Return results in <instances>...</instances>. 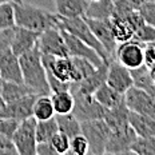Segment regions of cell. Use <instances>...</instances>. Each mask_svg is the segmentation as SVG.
Listing matches in <instances>:
<instances>
[{"instance_id":"5bb4252c","label":"cell","mask_w":155,"mask_h":155,"mask_svg":"<svg viewBox=\"0 0 155 155\" xmlns=\"http://www.w3.org/2000/svg\"><path fill=\"white\" fill-rule=\"evenodd\" d=\"M60 31H62L64 41H66V46H67V50H68L70 56L87 59L92 64H95L96 67H99L101 64L104 63V60L99 56L98 52L90 46H87L84 41H82L80 39H78L76 36L71 35L70 32H67V31H63V30H60Z\"/></svg>"},{"instance_id":"7c38bea8","label":"cell","mask_w":155,"mask_h":155,"mask_svg":"<svg viewBox=\"0 0 155 155\" xmlns=\"http://www.w3.org/2000/svg\"><path fill=\"white\" fill-rule=\"evenodd\" d=\"M106 83L120 94H126L127 90H130L134 86L131 71L123 64H120L116 59L108 62Z\"/></svg>"},{"instance_id":"30bf717a","label":"cell","mask_w":155,"mask_h":155,"mask_svg":"<svg viewBox=\"0 0 155 155\" xmlns=\"http://www.w3.org/2000/svg\"><path fill=\"white\" fill-rule=\"evenodd\" d=\"M38 47L41 54L52 56H70L66 41L59 27H51L40 32L38 39Z\"/></svg>"},{"instance_id":"f1b7e54d","label":"cell","mask_w":155,"mask_h":155,"mask_svg":"<svg viewBox=\"0 0 155 155\" xmlns=\"http://www.w3.org/2000/svg\"><path fill=\"white\" fill-rule=\"evenodd\" d=\"M15 25L14 2H5L0 4V30L11 28Z\"/></svg>"},{"instance_id":"8fae6325","label":"cell","mask_w":155,"mask_h":155,"mask_svg":"<svg viewBox=\"0 0 155 155\" xmlns=\"http://www.w3.org/2000/svg\"><path fill=\"white\" fill-rule=\"evenodd\" d=\"M143 50L144 44L137 40H127L123 43H119L115 50V56L120 64L127 67L128 70L137 68L143 64Z\"/></svg>"},{"instance_id":"484cf974","label":"cell","mask_w":155,"mask_h":155,"mask_svg":"<svg viewBox=\"0 0 155 155\" xmlns=\"http://www.w3.org/2000/svg\"><path fill=\"white\" fill-rule=\"evenodd\" d=\"M51 101L54 104L55 114H70L74 108V95L70 90H63V91L51 92Z\"/></svg>"},{"instance_id":"3957f363","label":"cell","mask_w":155,"mask_h":155,"mask_svg":"<svg viewBox=\"0 0 155 155\" xmlns=\"http://www.w3.org/2000/svg\"><path fill=\"white\" fill-rule=\"evenodd\" d=\"M58 27L63 31L70 32L71 35H74V36L80 39L82 41H84L87 46L94 48L104 62L112 60L110 58V55L107 54V51L103 48V46L99 43V40L95 38V35L92 34V31L90 30L88 24H87L86 19L83 16H75V18H62V16H59Z\"/></svg>"},{"instance_id":"1f68e13d","label":"cell","mask_w":155,"mask_h":155,"mask_svg":"<svg viewBox=\"0 0 155 155\" xmlns=\"http://www.w3.org/2000/svg\"><path fill=\"white\" fill-rule=\"evenodd\" d=\"M90 150L88 142L83 134H78L70 139V153L72 155H87Z\"/></svg>"},{"instance_id":"9c48e42d","label":"cell","mask_w":155,"mask_h":155,"mask_svg":"<svg viewBox=\"0 0 155 155\" xmlns=\"http://www.w3.org/2000/svg\"><path fill=\"white\" fill-rule=\"evenodd\" d=\"M124 103L127 108L132 112L150 116L154 119L155 116V99L146 90L132 86L124 94Z\"/></svg>"},{"instance_id":"e0dca14e","label":"cell","mask_w":155,"mask_h":155,"mask_svg":"<svg viewBox=\"0 0 155 155\" xmlns=\"http://www.w3.org/2000/svg\"><path fill=\"white\" fill-rule=\"evenodd\" d=\"M39 35H40V32L15 25V35L11 44V51L15 55L20 56L21 54L32 50L38 44Z\"/></svg>"},{"instance_id":"7bdbcfd3","label":"cell","mask_w":155,"mask_h":155,"mask_svg":"<svg viewBox=\"0 0 155 155\" xmlns=\"http://www.w3.org/2000/svg\"><path fill=\"white\" fill-rule=\"evenodd\" d=\"M2 86H3V79L0 78V92H2Z\"/></svg>"},{"instance_id":"f546056e","label":"cell","mask_w":155,"mask_h":155,"mask_svg":"<svg viewBox=\"0 0 155 155\" xmlns=\"http://www.w3.org/2000/svg\"><path fill=\"white\" fill-rule=\"evenodd\" d=\"M132 40H137L143 44L155 43V27L147 24L146 21H143V23L134 31Z\"/></svg>"},{"instance_id":"ac0fdd59","label":"cell","mask_w":155,"mask_h":155,"mask_svg":"<svg viewBox=\"0 0 155 155\" xmlns=\"http://www.w3.org/2000/svg\"><path fill=\"white\" fill-rule=\"evenodd\" d=\"M94 96H95L98 103L104 110L115 108L124 103V94L118 92L116 90L112 88V87H110L107 83H103V84L94 92Z\"/></svg>"},{"instance_id":"d6986e66","label":"cell","mask_w":155,"mask_h":155,"mask_svg":"<svg viewBox=\"0 0 155 155\" xmlns=\"http://www.w3.org/2000/svg\"><path fill=\"white\" fill-rule=\"evenodd\" d=\"M128 122L139 138H155V119L130 111Z\"/></svg>"},{"instance_id":"52a82bcc","label":"cell","mask_w":155,"mask_h":155,"mask_svg":"<svg viewBox=\"0 0 155 155\" xmlns=\"http://www.w3.org/2000/svg\"><path fill=\"white\" fill-rule=\"evenodd\" d=\"M36 119L34 116L19 122L15 132L12 134L16 151L20 155H36V137H35Z\"/></svg>"},{"instance_id":"f35d334b","label":"cell","mask_w":155,"mask_h":155,"mask_svg":"<svg viewBox=\"0 0 155 155\" xmlns=\"http://www.w3.org/2000/svg\"><path fill=\"white\" fill-rule=\"evenodd\" d=\"M36 155H58L55 153L54 147L51 146L50 140L36 143Z\"/></svg>"},{"instance_id":"cb8c5ba5","label":"cell","mask_w":155,"mask_h":155,"mask_svg":"<svg viewBox=\"0 0 155 155\" xmlns=\"http://www.w3.org/2000/svg\"><path fill=\"white\" fill-rule=\"evenodd\" d=\"M32 116L36 120H47L55 116L54 104L50 95H38L32 106Z\"/></svg>"},{"instance_id":"60d3db41","label":"cell","mask_w":155,"mask_h":155,"mask_svg":"<svg viewBox=\"0 0 155 155\" xmlns=\"http://www.w3.org/2000/svg\"><path fill=\"white\" fill-rule=\"evenodd\" d=\"M130 2H131L134 5H135V7L138 8L140 4H143V3H144V2H147V0H130Z\"/></svg>"},{"instance_id":"d6a6232c","label":"cell","mask_w":155,"mask_h":155,"mask_svg":"<svg viewBox=\"0 0 155 155\" xmlns=\"http://www.w3.org/2000/svg\"><path fill=\"white\" fill-rule=\"evenodd\" d=\"M72 62H74V64H75V68H76L78 74H79V76H80V80L86 79L87 76H90L94 71L96 70L95 64H92L90 60H87V59H83V58H72Z\"/></svg>"},{"instance_id":"8d00e7d4","label":"cell","mask_w":155,"mask_h":155,"mask_svg":"<svg viewBox=\"0 0 155 155\" xmlns=\"http://www.w3.org/2000/svg\"><path fill=\"white\" fill-rule=\"evenodd\" d=\"M143 64L147 68L155 66V44L148 43L144 44V50H143Z\"/></svg>"},{"instance_id":"ab89813d","label":"cell","mask_w":155,"mask_h":155,"mask_svg":"<svg viewBox=\"0 0 155 155\" xmlns=\"http://www.w3.org/2000/svg\"><path fill=\"white\" fill-rule=\"evenodd\" d=\"M148 74H150V78H151V82L155 84V66L148 68Z\"/></svg>"},{"instance_id":"7a4b0ae2","label":"cell","mask_w":155,"mask_h":155,"mask_svg":"<svg viewBox=\"0 0 155 155\" xmlns=\"http://www.w3.org/2000/svg\"><path fill=\"white\" fill-rule=\"evenodd\" d=\"M15 25L28 30L43 32L51 27H58L59 15L32 4L14 2Z\"/></svg>"},{"instance_id":"ffe728a7","label":"cell","mask_w":155,"mask_h":155,"mask_svg":"<svg viewBox=\"0 0 155 155\" xmlns=\"http://www.w3.org/2000/svg\"><path fill=\"white\" fill-rule=\"evenodd\" d=\"M114 14V0H92L88 2L84 18L96 20H110Z\"/></svg>"},{"instance_id":"ee69618b","label":"cell","mask_w":155,"mask_h":155,"mask_svg":"<svg viewBox=\"0 0 155 155\" xmlns=\"http://www.w3.org/2000/svg\"><path fill=\"white\" fill-rule=\"evenodd\" d=\"M5 2H11V0H0V4H2V3H5Z\"/></svg>"},{"instance_id":"44dd1931","label":"cell","mask_w":155,"mask_h":155,"mask_svg":"<svg viewBox=\"0 0 155 155\" xmlns=\"http://www.w3.org/2000/svg\"><path fill=\"white\" fill-rule=\"evenodd\" d=\"M90 0H54L56 14L62 18L84 16Z\"/></svg>"},{"instance_id":"4316f807","label":"cell","mask_w":155,"mask_h":155,"mask_svg":"<svg viewBox=\"0 0 155 155\" xmlns=\"http://www.w3.org/2000/svg\"><path fill=\"white\" fill-rule=\"evenodd\" d=\"M58 123L56 119L50 118L47 120H36V127H35V137H36V143L40 142H48L54 137L55 132H58Z\"/></svg>"},{"instance_id":"b9f144b4","label":"cell","mask_w":155,"mask_h":155,"mask_svg":"<svg viewBox=\"0 0 155 155\" xmlns=\"http://www.w3.org/2000/svg\"><path fill=\"white\" fill-rule=\"evenodd\" d=\"M5 103H4V101H3V98H2V95H0V107H3Z\"/></svg>"},{"instance_id":"e575fe53","label":"cell","mask_w":155,"mask_h":155,"mask_svg":"<svg viewBox=\"0 0 155 155\" xmlns=\"http://www.w3.org/2000/svg\"><path fill=\"white\" fill-rule=\"evenodd\" d=\"M14 35H15V25L11 27V28L0 30V54L11 50V44H12V40H14Z\"/></svg>"},{"instance_id":"277c9868","label":"cell","mask_w":155,"mask_h":155,"mask_svg":"<svg viewBox=\"0 0 155 155\" xmlns=\"http://www.w3.org/2000/svg\"><path fill=\"white\" fill-rule=\"evenodd\" d=\"M80 130L88 142L90 155H103L106 148L110 127L103 118L80 122Z\"/></svg>"},{"instance_id":"5b68a950","label":"cell","mask_w":155,"mask_h":155,"mask_svg":"<svg viewBox=\"0 0 155 155\" xmlns=\"http://www.w3.org/2000/svg\"><path fill=\"white\" fill-rule=\"evenodd\" d=\"M138 139L137 132L131 127L130 122L122 126L110 128V134L106 142L104 154H131V146Z\"/></svg>"},{"instance_id":"7dc6e473","label":"cell","mask_w":155,"mask_h":155,"mask_svg":"<svg viewBox=\"0 0 155 155\" xmlns=\"http://www.w3.org/2000/svg\"><path fill=\"white\" fill-rule=\"evenodd\" d=\"M153 44H155V43H153Z\"/></svg>"},{"instance_id":"7402d4cb","label":"cell","mask_w":155,"mask_h":155,"mask_svg":"<svg viewBox=\"0 0 155 155\" xmlns=\"http://www.w3.org/2000/svg\"><path fill=\"white\" fill-rule=\"evenodd\" d=\"M34 94V91L28 87L25 83H15V82H4L3 80V86H2V95L4 103L14 102L16 99H20L23 96L31 95ZM36 95V94H35Z\"/></svg>"},{"instance_id":"d590c367","label":"cell","mask_w":155,"mask_h":155,"mask_svg":"<svg viewBox=\"0 0 155 155\" xmlns=\"http://www.w3.org/2000/svg\"><path fill=\"white\" fill-rule=\"evenodd\" d=\"M18 124H19V120H15V119L0 118V135L12 138V134L15 132Z\"/></svg>"},{"instance_id":"83f0119b","label":"cell","mask_w":155,"mask_h":155,"mask_svg":"<svg viewBox=\"0 0 155 155\" xmlns=\"http://www.w3.org/2000/svg\"><path fill=\"white\" fill-rule=\"evenodd\" d=\"M131 154L155 155V138H139L131 146Z\"/></svg>"},{"instance_id":"ba28073f","label":"cell","mask_w":155,"mask_h":155,"mask_svg":"<svg viewBox=\"0 0 155 155\" xmlns=\"http://www.w3.org/2000/svg\"><path fill=\"white\" fill-rule=\"evenodd\" d=\"M74 95V108L72 114L79 122L99 119L104 115V108L95 99L94 94H80L72 92Z\"/></svg>"},{"instance_id":"bcb514c9","label":"cell","mask_w":155,"mask_h":155,"mask_svg":"<svg viewBox=\"0 0 155 155\" xmlns=\"http://www.w3.org/2000/svg\"><path fill=\"white\" fill-rule=\"evenodd\" d=\"M154 119H155V116H154Z\"/></svg>"},{"instance_id":"4fadbf2b","label":"cell","mask_w":155,"mask_h":155,"mask_svg":"<svg viewBox=\"0 0 155 155\" xmlns=\"http://www.w3.org/2000/svg\"><path fill=\"white\" fill-rule=\"evenodd\" d=\"M84 19L87 24H88L90 30L92 31V34L95 35V38L99 40V43L103 46V48L107 51L110 58L114 59L115 50L118 47V41H116L114 34H112L110 20H96V19H87V18Z\"/></svg>"},{"instance_id":"9a60e30c","label":"cell","mask_w":155,"mask_h":155,"mask_svg":"<svg viewBox=\"0 0 155 155\" xmlns=\"http://www.w3.org/2000/svg\"><path fill=\"white\" fill-rule=\"evenodd\" d=\"M36 96L38 95L35 94H31L14 102L5 103L3 107H0V118H11L19 122L25 118H30L32 116V106Z\"/></svg>"},{"instance_id":"74e56055","label":"cell","mask_w":155,"mask_h":155,"mask_svg":"<svg viewBox=\"0 0 155 155\" xmlns=\"http://www.w3.org/2000/svg\"><path fill=\"white\" fill-rule=\"evenodd\" d=\"M0 154H8V155H15L18 154L16 147L12 142L11 138L0 135Z\"/></svg>"},{"instance_id":"2e32d148","label":"cell","mask_w":155,"mask_h":155,"mask_svg":"<svg viewBox=\"0 0 155 155\" xmlns=\"http://www.w3.org/2000/svg\"><path fill=\"white\" fill-rule=\"evenodd\" d=\"M0 78L4 82L24 83L19 56L15 55L11 50L0 54Z\"/></svg>"},{"instance_id":"8992f818","label":"cell","mask_w":155,"mask_h":155,"mask_svg":"<svg viewBox=\"0 0 155 155\" xmlns=\"http://www.w3.org/2000/svg\"><path fill=\"white\" fill-rule=\"evenodd\" d=\"M41 62L47 72H50L62 82L76 83L80 80L71 56H52V55L41 54Z\"/></svg>"},{"instance_id":"4dcf8cb0","label":"cell","mask_w":155,"mask_h":155,"mask_svg":"<svg viewBox=\"0 0 155 155\" xmlns=\"http://www.w3.org/2000/svg\"><path fill=\"white\" fill-rule=\"evenodd\" d=\"M50 143L58 155H66L70 153V138L63 132H55L54 137L50 139Z\"/></svg>"},{"instance_id":"836d02e7","label":"cell","mask_w":155,"mask_h":155,"mask_svg":"<svg viewBox=\"0 0 155 155\" xmlns=\"http://www.w3.org/2000/svg\"><path fill=\"white\" fill-rule=\"evenodd\" d=\"M138 11L147 24L155 27V0H147L138 7Z\"/></svg>"},{"instance_id":"d4e9b609","label":"cell","mask_w":155,"mask_h":155,"mask_svg":"<svg viewBox=\"0 0 155 155\" xmlns=\"http://www.w3.org/2000/svg\"><path fill=\"white\" fill-rule=\"evenodd\" d=\"M55 119H56L58 123V130L66 134L70 139L78 134H82L80 122L78 120L72 112H70V114H55Z\"/></svg>"},{"instance_id":"6da1fadb","label":"cell","mask_w":155,"mask_h":155,"mask_svg":"<svg viewBox=\"0 0 155 155\" xmlns=\"http://www.w3.org/2000/svg\"><path fill=\"white\" fill-rule=\"evenodd\" d=\"M23 82L36 95H50V86L47 82L46 68L41 62V52L38 44L32 50L21 54L19 56Z\"/></svg>"},{"instance_id":"f6af8a7d","label":"cell","mask_w":155,"mask_h":155,"mask_svg":"<svg viewBox=\"0 0 155 155\" xmlns=\"http://www.w3.org/2000/svg\"><path fill=\"white\" fill-rule=\"evenodd\" d=\"M90 2H92V0H90Z\"/></svg>"},{"instance_id":"603a6c76","label":"cell","mask_w":155,"mask_h":155,"mask_svg":"<svg viewBox=\"0 0 155 155\" xmlns=\"http://www.w3.org/2000/svg\"><path fill=\"white\" fill-rule=\"evenodd\" d=\"M110 24H111L112 34H114L118 44L132 39L134 31H132V27H131V24L128 23L127 18L112 15L111 19H110Z\"/></svg>"}]
</instances>
